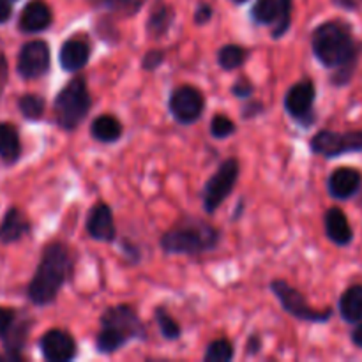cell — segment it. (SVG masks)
Listing matches in <instances>:
<instances>
[{
    "label": "cell",
    "instance_id": "1",
    "mask_svg": "<svg viewBox=\"0 0 362 362\" xmlns=\"http://www.w3.org/2000/svg\"><path fill=\"white\" fill-rule=\"evenodd\" d=\"M311 48L318 62L332 71V85L345 87L350 83L359 64L362 45L345 21L332 20L318 25L311 35Z\"/></svg>",
    "mask_w": 362,
    "mask_h": 362
},
{
    "label": "cell",
    "instance_id": "2",
    "mask_svg": "<svg viewBox=\"0 0 362 362\" xmlns=\"http://www.w3.org/2000/svg\"><path fill=\"white\" fill-rule=\"evenodd\" d=\"M74 260L71 250L62 243H49L42 250L41 260L30 279L27 296L35 306H49L55 303L60 288L73 276Z\"/></svg>",
    "mask_w": 362,
    "mask_h": 362
},
{
    "label": "cell",
    "instance_id": "3",
    "mask_svg": "<svg viewBox=\"0 0 362 362\" xmlns=\"http://www.w3.org/2000/svg\"><path fill=\"white\" fill-rule=\"evenodd\" d=\"M133 339H147V329L129 304H117L108 308L101 317V329L95 338V349L99 354H115Z\"/></svg>",
    "mask_w": 362,
    "mask_h": 362
},
{
    "label": "cell",
    "instance_id": "4",
    "mask_svg": "<svg viewBox=\"0 0 362 362\" xmlns=\"http://www.w3.org/2000/svg\"><path fill=\"white\" fill-rule=\"evenodd\" d=\"M221 232L197 218L179 219L161 237V247L170 255H202L216 250Z\"/></svg>",
    "mask_w": 362,
    "mask_h": 362
},
{
    "label": "cell",
    "instance_id": "5",
    "mask_svg": "<svg viewBox=\"0 0 362 362\" xmlns=\"http://www.w3.org/2000/svg\"><path fill=\"white\" fill-rule=\"evenodd\" d=\"M92 108V98L88 92L87 80L83 76H76L57 94L53 101L57 124L64 131H74Z\"/></svg>",
    "mask_w": 362,
    "mask_h": 362
},
{
    "label": "cell",
    "instance_id": "6",
    "mask_svg": "<svg viewBox=\"0 0 362 362\" xmlns=\"http://www.w3.org/2000/svg\"><path fill=\"white\" fill-rule=\"evenodd\" d=\"M271 290L278 297L279 303H281L283 310L288 315H292L293 318H297V320L311 322V324H325V322L331 320L332 310H313L308 304V300L304 299L303 293L297 288H293L292 285H288L286 281H283V279L272 281Z\"/></svg>",
    "mask_w": 362,
    "mask_h": 362
},
{
    "label": "cell",
    "instance_id": "7",
    "mask_svg": "<svg viewBox=\"0 0 362 362\" xmlns=\"http://www.w3.org/2000/svg\"><path fill=\"white\" fill-rule=\"evenodd\" d=\"M240 165L239 159L230 158L219 165L218 172L207 180L204 187V209L212 214L221 207L223 202L232 194L237 180H239Z\"/></svg>",
    "mask_w": 362,
    "mask_h": 362
},
{
    "label": "cell",
    "instance_id": "8",
    "mask_svg": "<svg viewBox=\"0 0 362 362\" xmlns=\"http://www.w3.org/2000/svg\"><path fill=\"white\" fill-rule=\"evenodd\" d=\"M311 151L324 158H339L350 152H362V131L322 129L311 138Z\"/></svg>",
    "mask_w": 362,
    "mask_h": 362
},
{
    "label": "cell",
    "instance_id": "9",
    "mask_svg": "<svg viewBox=\"0 0 362 362\" xmlns=\"http://www.w3.org/2000/svg\"><path fill=\"white\" fill-rule=\"evenodd\" d=\"M170 113L179 124H193L202 117L205 108L204 94L197 87L180 85L172 92L168 101Z\"/></svg>",
    "mask_w": 362,
    "mask_h": 362
},
{
    "label": "cell",
    "instance_id": "10",
    "mask_svg": "<svg viewBox=\"0 0 362 362\" xmlns=\"http://www.w3.org/2000/svg\"><path fill=\"white\" fill-rule=\"evenodd\" d=\"M315 99L317 88L311 80H303L288 88L285 95V108L290 117L300 122L303 126H311L315 122Z\"/></svg>",
    "mask_w": 362,
    "mask_h": 362
},
{
    "label": "cell",
    "instance_id": "11",
    "mask_svg": "<svg viewBox=\"0 0 362 362\" xmlns=\"http://www.w3.org/2000/svg\"><path fill=\"white\" fill-rule=\"evenodd\" d=\"M49 71V46L45 41H30L21 46L18 73L23 80H37Z\"/></svg>",
    "mask_w": 362,
    "mask_h": 362
},
{
    "label": "cell",
    "instance_id": "12",
    "mask_svg": "<svg viewBox=\"0 0 362 362\" xmlns=\"http://www.w3.org/2000/svg\"><path fill=\"white\" fill-rule=\"evenodd\" d=\"M42 357L49 362H69L76 357V341L69 332L52 329L39 339Z\"/></svg>",
    "mask_w": 362,
    "mask_h": 362
},
{
    "label": "cell",
    "instance_id": "13",
    "mask_svg": "<svg viewBox=\"0 0 362 362\" xmlns=\"http://www.w3.org/2000/svg\"><path fill=\"white\" fill-rule=\"evenodd\" d=\"M87 232L99 243H112L117 235L113 212L108 204H95L87 216Z\"/></svg>",
    "mask_w": 362,
    "mask_h": 362
},
{
    "label": "cell",
    "instance_id": "14",
    "mask_svg": "<svg viewBox=\"0 0 362 362\" xmlns=\"http://www.w3.org/2000/svg\"><path fill=\"white\" fill-rule=\"evenodd\" d=\"M362 175L356 168H338L331 173L327 182V189L336 200H349L356 197L361 189Z\"/></svg>",
    "mask_w": 362,
    "mask_h": 362
},
{
    "label": "cell",
    "instance_id": "15",
    "mask_svg": "<svg viewBox=\"0 0 362 362\" xmlns=\"http://www.w3.org/2000/svg\"><path fill=\"white\" fill-rule=\"evenodd\" d=\"M53 14L45 0H30L20 14V30L37 34L52 25Z\"/></svg>",
    "mask_w": 362,
    "mask_h": 362
},
{
    "label": "cell",
    "instance_id": "16",
    "mask_svg": "<svg viewBox=\"0 0 362 362\" xmlns=\"http://www.w3.org/2000/svg\"><path fill=\"white\" fill-rule=\"evenodd\" d=\"M90 60V45L85 39H69L60 46L59 62L64 71L67 73H76L81 71Z\"/></svg>",
    "mask_w": 362,
    "mask_h": 362
},
{
    "label": "cell",
    "instance_id": "17",
    "mask_svg": "<svg viewBox=\"0 0 362 362\" xmlns=\"http://www.w3.org/2000/svg\"><path fill=\"white\" fill-rule=\"evenodd\" d=\"M325 233L336 246H350L354 240V230L345 212L338 207H331L324 216Z\"/></svg>",
    "mask_w": 362,
    "mask_h": 362
},
{
    "label": "cell",
    "instance_id": "18",
    "mask_svg": "<svg viewBox=\"0 0 362 362\" xmlns=\"http://www.w3.org/2000/svg\"><path fill=\"white\" fill-rule=\"evenodd\" d=\"M28 232H30V223L25 218L23 212L16 207H11L0 223V243H16Z\"/></svg>",
    "mask_w": 362,
    "mask_h": 362
},
{
    "label": "cell",
    "instance_id": "19",
    "mask_svg": "<svg viewBox=\"0 0 362 362\" xmlns=\"http://www.w3.org/2000/svg\"><path fill=\"white\" fill-rule=\"evenodd\" d=\"M173 20H175V13H173L172 7L168 4L158 2L152 7L151 14H148L147 20V34L152 39H161L172 28Z\"/></svg>",
    "mask_w": 362,
    "mask_h": 362
},
{
    "label": "cell",
    "instance_id": "20",
    "mask_svg": "<svg viewBox=\"0 0 362 362\" xmlns=\"http://www.w3.org/2000/svg\"><path fill=\"white\" fill-rule=\"evenodd\" d=\"M339 315L346 324L362 322V285H352L339 297Z\"/></svg>",
    "mask_w": 362,
    "mask_h": 362
},
{
    "label": "cell",
    "instance_id": "21",
    "mask_svg": "<svg viewBox=\"0 0 362 362\" xmlns=\"http://www.w3.org/2000/svg\"><path fill=\"white\" fill-rule=\"evenodd\" d=\"M90 134L101 144H113L122 136V124L113 115H99L90 124Z\"/></svg>",
    "mask_w": 362,
    "mask_h": 362
},
{
    "label": "cell",
    "instance_id": "22",
    "mask_svg": "<svg viewBox=\"0 0 362 362\" xmlns=\"http://www.w3.org/2000/svg\"><path fill=\"white\" fill-rule=\"evenodd\" d=\"M21 154L20 134L11 124H0V158L6 163H14Z\"/></svg>",
    "mask_w": 362,
    "mask_h": 362
},
{
    "label": "cell",
    "instance_id": "23",
    "mask_svg": "<svg viewBox=\"0 0 362 362\" xmlns=\"http://www.w3.org/2000/svg\"><path fill=\"white\" fill-rule=\"evenodd\" d=\"M27 334H28L27 324H20L14 327V322H13L9 331L4 334V338H6V352H7L6 359L21 361V350H23L25 341H27Z\"/></svg>",
    "mask_w": 362,
    "mask_h": 362
},
{
    "label": "cell",
    "instance_id": "24",
    "mask_svg": "<svg viewBox=\"0 0 362 362\" xmlns=\"http://www.w3.org/2000/svg\"><path fill=\"white\" fill-rule=\"evenodd\" d=\"M247 59V49L239 45H226L218 52V64L221 69L233 71L239 69Z\"/></svg>",
    "mask_w": 362,
    "mask_h": 362
},
{
    "label": "cell",
    "instance_id": "25",
    "mask_svg": "<svg viewBox=\"0 0 362 362\" xmlns=\"http://www.w3.org/2000/svg\"><path fill=\"white\" fill-rule=\"evenodd\" d=\"M279 2L278 0H257L251 9V18L258 25H271L278 21Z\"/></svg>",
    "mask_w": 362,
    "mask_h": 362
},
{
    "label": "cell",
    "instance_id": "26",
    "mask_svg": "<svg viewBox=\"0 0 362 362\" xmlns=\"http://www.w3.org/2000/svg\"><path fill=\"white\" fill-rule=\"evenodd\" d=\"M18 108H20L21 115L28 120H39L45 115L46 103L41 95L35 94H25L18 99Z\"/></svg>",
    "mask_w": 362,
    "mask_h": 362
},
{
    "label": "cell",
    "instance_id": "27",
    "mask_svg": "<svg viewBox=\"0 0 362 362\" xmlns=\"http://www.w3.org/2000/svg\"><path fill=\"white\" fill-rule=\"evenodd\" d=\"M154 318H156V322H158V327H159V331H161L163 338L170 339V341L180 338V332H182V329H180V325L173 320L172 315L166 311V308H163V306L156 308Z\"/></svg>",
    "mask_w": 362,
    "mask_h": 362
},
{
    "label": "cell",
    "instance_id": "28",
    "mask_svg": "<svg viewBox=\"0 0 362 362\" xmlns=\"http://www.w3.org/2000/svg\"><path fill=\"white\" fill-rule=\"evenodd\" d=\"M233 359V345L226 338L216 339L205 350V362H228Z\"/></svg>",
    "mask_w": 362,
    "mask_h": 362
},
{
    "label": "cell",
    "instance_id": "29",
    "mask_svg": "<svg viewBox=\"0 0 362 362\" xmlns=\"http://www.w3.org/2000/svg\"><path fill=\"white\" fill-rule=\"evenodd\" d=\"M279 2V16L276 21V28L272 30V37L279 39L292 23V2L293 0H278Z\"/></svg>",
    "mask_w": 362,
    "mask_h": 362
},
{
    "label": "cell",
    "instance_id": "30",
    "mask_svg": "<svg viewBox=\"0 0 362 362\" xmlns=\"http://www.w3.org/2000/svg\"><path fill=\"white\" fill-rule=\"evenodd\" d=\"M90 2L98 7H106V9L120 11V13H124V14H133L140 9L141 4H144V0H90Z\"/></svg>",
    "mask_w": 362,
    "mask_h": 362
},
{
    "label": "cell",
    "instance_id": "31",
    "mask_svg": "<svg viewBox=\"0 0 362 362\" xmlns=\"http://www.w3.org/2000/svg\"><path fill=\"white\" fill-rule=\"evenodd\" d=\"M237 126L235 122H233L230 117L226 115H214V119H212L211 122V134L214 138H218V140H221V138H228L230 134L235 133Z\"/></svg>",
    "mask_w": 362,
    "mask_h": 362
},
{
    "label": "cell",
    "instance_id": "32",
    "mask_svg": "<svg viewBox=\"0 0 362 362\" xmlns=\"http://www.w3.org/2000/svg\"><path fill=\"white\" fill-rule=\"evenodd\" d=\"M163 62H165V53L161 49H151L145 53L144 60H141L145 71H156Z\"/></svg>",
    "mask_w": 362,
    "mask_h": 362
},
{
    "label": "cell",
    "instance_id": "33",
    "mask_svg": "<svg viewBox=\"0 0 362 362\" xmlns=\"http://www.w3.org/2000/svg\"><path fill=\"white\" fill-rule=\"evenodd\" d=\"M232 94L237 95V98H250L253 94V85H251L250 80L246 78H240L237 80V83L232 87Z\"/></svg>",
    "mask_w": 362,
    "mask_h": 362
},
{
    "label": "cell",
    "instance_id": "34",
    "mask_svg": "<svg viewBox=\"0 0 362 362\" xmlns=\"http://www.w3.org/2000/svg\"><path fill=\"white\" fill-rule=\"evenodd\" d=\"M212 18V7L209 6V4H198V7H197V11H194V16H193V20H194V23L197 25H205V23H209V20H211Z\"/></svg>",
    "mask_w": 362,
    "mask_h": 362
},
{
    "label": "cell",
    "instance_id": "35",
    "mask_svg": "<svg viewBox=\"0 0 362 362\" xmlns=\"http://www.w3.org/2000/svg\"><path fill=\"white\" fill-rule=\"evenodd\" d=\"M14 322V311L7 310V308H0V338H4L9 327Z\"/></svg>",
    "mask_w": 362,
    "mask_h": 362
},
{
    "label": "cell",
    "instance_id": "36",
    "mask_svg": "<svg viewBox=\"0 0 362 362\" xmlns=\"http://www.w3.org/2000/svg\"><path fill=\"white\" fill-rule=\"evenodd\" d=\"M11 14H13V7L9 0H0V23H6Z\"/></svg>",
    "mask_w": 362,
    "mask_h": 362
},
{
    "label": "cell",
    "instance_id": "37",
    "mask_svg": "<svg viewBox=\"0 0 362 362\" xmlns=\"http://www.w3.org/2000/svg\"><path fill=\"white\" fill-rule=\"evenodd\" d=\"M260 346H262L260 338H258V336H251V338L247 339V350H246V352L251 354V356H255V354L260 350Z\"/></svg>",
    "mask_w": 362,
    "mask_h": 362
},
{
    "label": "cell",
    "instance_id": "38",
    "mask_svg": "<svg viewBox=\"0 0 362 362\" xmlns=\"http://www.w3.org/2000/svg\"><path fill=\"white\" fill-rule=\"evenodd\" d=\"M332 2H334L338 7H341V9H346V11H356L357 7H359L357 0H332Z\"/></svg>",
    "mask_w": 362,
    "mask_h": 362
},
{
    "label": "cell",
    "instance_id": "39",
    "mask_svg": "<svg viewBox=\"0 0 362 362\" xmlns=\"http://www.w3.org/2000/svg\"><path fill=\"white\" fill-rule=\"evenodd\" d=\"M357 327L352 331V343L357 346V349H362V322L356 324Z\"/></svg>",
    "mask_w": 362,
    "mask_h": 362
},
{
    "label": "cell",
    "instance_id": "40",
    "mask_svg": "<svg viewBox=\"0 0 362 362\" xmlns=\"http://www.w3.org/2000/svg\"><path fill=\"white\" fill-rule=\"evenodd\" d=\"M233 2H237V4H244V2H247V0H233Z\"/></svg>",
    "mask_w": 362,
    "mask_h": 362
}]
</instances>
